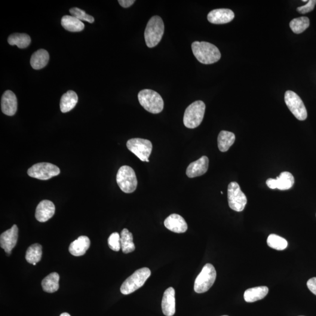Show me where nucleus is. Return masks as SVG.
I'll return each mask as SVG.
<instances>
[{
	"label": "nucleus",
	"mask_w": 316,
	"mask_h": 316,
	"mask_svg": "<svg viewBox=\"0 0 316 316\" xmlns=\"http://www.w3.org/2000/svg\"><path fill=\"white\" fill-rule=\"evenodd\" d=\"M215 268L211 263L205 264L202 271L196 278L194 290L196 293H202L206 292L213 286L216 279Z\"/></svg>",
	"instance_id": "obj_7"
},
{
	"label": "nucleus",
	"mask_w": 316,
	"mask_h": 316,
	"mask_svg": "<svg viewBox=\"0 0 316 316\" xmlns=\"http://www.w3.org/2000/svg\"><path fill=\"white\" fill-rule=\"evenodd\" d=\"M120 235L118 232H113L108 239V244L110 249L113 251H119L121 249Z\"/></svg>",
	"instance_id": "obj_33"
},
{
	"label": "nucleus",
	"mask_w": 316,
	"mask_h": 316,
	"mask_svg": "<svg viewBox=\"0 0 316 316\" xmlns=\"http://www.w3.org/2000/svg\"><path fill=\"white\" fill-rule=\"evenodd\" d=\"M303 2H308V1H306V0H303Z\"/></svg>",
	"instance_id": "obj_38"
},
{
	"label": "nucleus",
	"mask_w": 316,
	"mask_h": 316,
	"mask_svg": "<svg viewBox=\"0 0 316 316\" xmlns=\"http://www.w3.org/2000/svg\"><path fill=\"white\" fill-rule=\"evenodd\" d=\"M307 286L309 289L316 295V277L310 279L307 282Z\"/></svg>",
	"instance_id": "obj_35"
},
{
	"label": "nucleus",
	"mask_w": 316,
	"mask_h": 316,
	"mask_svg": "<svg viewBox=\"0 0 316 316\" xmlns=\"http://www.w3.org/2000/svg\"><path fill=\"white\" fill-rule=\"evenodd\" d=\"M267 244L269 247L276 250L282 251L287 247V241L278 235L271 234L267 239Z\"/></svg>",
	"instance_id": "obj_31"
},
{
	"label": "nucleus",
	"mask_w": 316,
	"mask_h": 316,
	"mask_svg": "<svg viewBox=\"0 0 316 316\" xmlns=\"http://www.w3.org/2000/svg\"><path fill=\"white\" fill-rule=\"evenodd\" d=\"M192 50L196 59L202 64H213L221 58L219 49L209 42L195 41L192 44Z\"/></svg>",
	"instance_id": "obj_1"
},
{
	"label": "nucleus",
	"mask_w": 316,
	"mask_h": 316,
	"mask_svg": "<svg viewBox=\"0 0 316 316\" xmlns=\"http://www.w3.org/2000/svg\"><path fill=\"white\" fill-rule=\"evenodd\" d=\"M116 180L119 188L125 193H133L137 188L136 174L133 169L129 166H122L119 169Z\"/></svg>",
	"instance_id": "obj_6"
},
{
	"label": "nucleus",
	"mask_w": 316,
	"mask_h": 316,
	"mask_svg": "<svg viewBox=\"0 0 316 316\" xmlns=\"http://www.w3.org/2000/svg\"><path fill=\"white\" fill-rule=\"evenodd\" d=\"M8 42L10 45H16L19 48L24 49L29 47L31 39L26 33H15L9 36Z\"/></svg>",
	"instance_id": "obj_28"
},
{
	"label": "nucleus",
	"mask_w": 316,
	"mask_h": 316,
	"mask_svg": "<svg viewBox=\"0 0 316 316\" xmlns=\"http://www.w3.org/2000/svg\"><path fill=\"white\" fill-rule=\"evenodd\" d=\"M205 105L203 101H196L190 104L185 110L183 116L185 126L190 129L197 128L203 119Z\"/></svg>",
	"instance_id": "obj_4"
},
{
	"label": "nucleus",
	"mask_w": 316,
	"mask_h": 316,
	"mask_svg": "<svg viewBox=\"0 0 316 316\" xmlns=\"http://www.w3.org/2000/svg\"><path fill=\"white\" fill-rule=\"evenodd\" d=\"M127 146L129 151L136 155L141 161L149 162L148 158L152 150L151 141L142 139H133L127 141Z\"/></svg>",
	"instance_id": "obj_9"
},
{
	"label": "nucleus",
	"mask_w": 316,
	"mask_h": 316,
	"mask_svg": "<svg viewBox=\"0 0 316 316\" xmlns=\"http://www.w3.org/2000/svg\"><path fill=\"white\" fill-rule=\"evenodd\" d=\"M228 201L230 207L238 212L243 211L247 203L246 196L237 182H232L229 185Z\"/></svg>",
	"instance_id": "obj_10"
},
{
	"label": "nucleus",
	"mask_w": 316,
	"mask_h": 316,
	"mask_svg": "<svg viewBox=\"0 0 316 316\" xmlns=\"http://www.w3.org/2000/svg\"><path fill=\"white\" fill-rule=\"evenodd\" d=\"M55 213V206L53 202L48 200L42 201L36 207V219L39 222L44 223L51 219Z\"/></svg>",
	"instance_id": "obj_15"
},
{
	"label": "nucleus",
	"mask_w": 316,
	"mask_h": 316,
	"mask_svg": "<svg viewBox=\"0 0 316 316\" xmlns=\"http://www.w3.org/2000/svg\"><path fill=\"white\" fill-rule=\"evenodd\" d=\"M78 102V96L75 91L70 90L64 94L61 98L60 108L63 113H67L75 108Z\"/></svg>",
	"instance_id": "obj_22"
},
{
	"label": "nucleus",
	"mask_w": 316,
	"mask_h": 316,
	"mask_svg": "<svg viewBox=\"0 0 316 316\" xmlns=\"http://www.w3.org/2000/svg\"><path fill=\"white\" fill-rule=\"evenodd\" d=\"M32 265H36V263H33Z\"/></svg>",
	"instance_id": "obj_39"
},
{
	"label": "nucleus",
	"mask_w": 316,
	"mask_h": 316,
	"mask_svg": "<svg viewBox=\"0 0 316 316\" xmlns=\"http://www.w3.org/2000/svg\"><path fill=\"white\" fill-rule=\"evenodd\" d=\"M285 101L288 109L300 121H304L308 116L305 104L300 97L294 91L287 90L285 94Z\"/></svg>",
	"instance_id": "obj_8"
},
{
	"label": "nucleus",
	"mask_w": 316,
	"mask_h": 316,
	"mask_svg": "<svg viewBox=\"0 0 316 316\" xmlns=\"http://www.w3.org/2000/svg\"><path fill=\"white\" fill-rule=\"evenodd\" d=\"M60 316H70L69 314H67V313H63V314H61Z\"/></svg>",
	"instance_id": "obj_37"
},
{
	"label": "nucleus",
	"mask_w": 316,
	"mask_h": 316,
	"mask_svg": "<svg viewBox=\"0 0 316 316\" xmlns=\"http://www.w3.org/2000/svg\"><path fill=\"white\" fill-rule=\"evenodd\" d=\"M90 246V241L86 236H81L70 244L69 251L73 256H84Z\"/></svg>",
	"instance_id": "obj_20"
},
{
	"label": "nucleus",
	"mask_w": 316,
	"mask_h": 316,
	"mask_svg": "<svg viewBox=\"0 0 316 316\" xmlns=\"http://www.w3.org/2000/svg\"><path fill=\"white\" fill-rule=\"evenodd\" d=\"M316 4V0H310L306 5L297 8V11L302 14L310 13L314 10Z\"/></svg>",
	"instance_id": "obj_34"
},
{
	"label": "nucleus",
	"mask_w": 316,
	"mask_h": 316,
	"mask_svg": "<svg viewBox=\"0 0 316 316\" xmlns=\"http://www.w3.org/2000/svg\"><path fill=\"white\" fill-rule=\"evenodd\" d=\"M50 55L45 50H39L32 55L30 58V65L33 69L39 70L44 68L48 63Z\"/></svg>",
	"instance_id": "obj_23"
},
{
	"label": "nucleus",
	"mask_w": 316,
	"mask_h": 316,
	"mask_svg": "<svg viewBox=\"0 0 316 316\" xmlns=\"http://www.w3.org/2000/svg\"><path fill=\"white\" fill-rule=\"evenodd\" d=\"M42 255V245L39 244H34L27 250L26 259L28 262L33 264V263H38L41 260Z\"/></svg>",
	"instance_id": "obj_29"
},
{
	"label": "nucleus",
	"mask_w": 316,
	"mask_h": 316,
	"mask_svg": "<svg viewBox=\"0 0 316 316\" xmlns=\"http://www.w3.org/2000/svg\"><path fill=\"white\" fill-rule=\"evenodd\" d=\"M61 24L64 29L70 32H81L85 29V24L82 21L72 15L63 16L61 20Z\"/></svg>",
	"instance_id": "obj_25"
},
{
	"label": "nucleus",
	"mask_w": 316,
	"mask_h": 316,
	"mask_svg": "<svg viewBox=\"0 0 316 316\" xmlns=\"http://www.w3.org/2000/svg\"><path fill=\"white\" fill-rule=\"evenodd\" d=\"M1 110L4 115L13 116L17 112V99L13 91L7 90L1 98Z\"/></svg>",
	"instance_id": "obj_17"
},
{
	"label": "nucleus",
	"mask_w": 316,
	"mask_h": 316,
	"mask_svg": "<svg viewBox=\"0 0 316 316\" xmlns=\"http://www.w3.org/2000/svg\"></svg>",
	"instance_id": "obj_40"
},
{
	"label": "nucleus",
	"mask_w": 316,
	"mask_h": 316,
	"mask_svg": "<svg viewBox=\"0 0 316 316\" xmlns=\"http://www.w3.org/2000/svg\"><path fill=\"white\" fill-rule=\"evenodd\" d=\"M121 247L122 252L128 254L136 250L133 242V236L127 229L122 230L120 234Z\"/></svg>",
	"instance_id": "obj_27"
},
{
	"label": "nucleus",
	"mask_w": 316,
	"mask_h": 316,
	"mask_svg": "<svg viewBox=\"0 0 316 316\" xmlns=\"http://www.w3.org/2000/svg\"><path fill=\"white\" fill-rule=\"evenodd\" d=\"M138 99L144 109L152 114H158L164 109V100L156 91L144 89L139 92Z\"/></svg>",
	"instance_id": "obj_2"
},
{
	"label": "nucleus",
	"mask_w": 316,
	"mask_h": 316,
	"mask_svg": "<svg viewBox=\"0 0 316 316\" xmlns=\"http://www.w3.org/2000/svg\"><path fill=\"white\" fill-rule=\"evenodd\" d=\"M234 12L228 8L216 9L210 12L207 20L214 24H225L231 22L234 19Z\"/></svg>",
	"instance_id": "obj_14"
},
{
	"label": "nucleus",
	"mask_w": 316,
	"mask_h": 316,
	"mask_svg": "<svg viewBox=\"0 0 316 316\" xmlns=\"http://www.w3.org/2000/svg\"><path fill=\"white\" fill-rule=\"evenodd\" d=\"M268 291V287L265 286L250 288L245 290L244 294V300L248 303L258 301L264 298Z\"/></svg>",
	"instance_id": "obj_21"
},
{
	"label": "nucleus",
	"mask_w": 316,
	"mask_h": 316,
	"mask_svg": "<svg viewBox=\"0 0 316 316\" xmlns=\"http://www.w3.org/2000/svg\"><path fill=\"white\" fill-rule=\"evenodd\" d=\"M209 160L206 156H202L198 161L190 164L186 170V174L190 178L203 175L207 172Z\"/></svg>",
	"instance_id": "obj_16"
},
{
	"label": "nucleus",
	"mask_w": 316,
	"mask_h": 316,
	"mask_svg": "<svg viewBox=\"0 0 316 316\" xmlns=\"http://www.w3.org/2000/svg\"><path fill=\"white\" fill-rule=\"evenodd\" d=\"M70 13L72 16L74 17L80 21H86L89 23H93L94 18L91 15L86 13V12L79 8L74 7L70 9Z\"/></svg>",
	"instance_id": "obj_32"
},
{
	"label": "nucleus",
	"mask_w": 316,
	"mask_h": 316,
	"mask_svg": "<svg viewBox=\"0 0 316 316\" xmlns=\"http://www.w3.org/2000/svg\"><path fill=\"white\" fill-rule=\"evenodd\" d=\"M164 30V24L162 18L156 15L152 17L147 24L144 33L147 47L150 48L156 47L161 41Z\"/></svg>",
	"instance_id": "obj_3"
},
{
	"label": "nucleus",
	"mask_w": 316,
	"mask_h": 316,
	"mask_svg": "<svg viewBox=\"0 0 316 316\" xmlns=\"http://www.w3.org/2000/svg\"><path fill=\"white\" fill-rule=\"evenodd\" d=\"M18 237V229L14 225L10 229L2 232L0 236V245L4 249L7 256H10L11 251L17 244Z\"/></svg>",
	"instance_id": "obj_12"
},
{
	"label": "nucleus",
	"mask_w": 316,
	"mask_h": 316,
	"mask_svg": "<svg viewBox=\"0 0 316 316\" xmlns=\"http://www.w3.org/2000/svg\"><path fill=\"white\" fill-rule=\"evenodd\" d=\"M235 136L234 133L227 131H222L218 136V147L221 152L228 151L230 147L234 144Z\"/></svg>",
	"instance_id": "obj_24"
},
{
	"label": "nucleus",
	"mask_w": 316,
	"mask_h": 316,
	"mask_svg": "<svg viewBox=\"0 0 316 316\" xmlns=\"http://www.w3.org/2000/svg\"><path fill=\"white\" fill-rule=\"evenodd\" d=\"M175 290L172 287L165 291L162 301V309L167 316H173L175 314Z\"/></svg>",
	"instance_id": "obj_19"
},
{
	"label": "nucleus",
	"mask_w": 316,
	"mask_h": 316,
	"mask_svg": "<svg viewBox=\"0 0 316 316\" xmlns=\"http://www.w3.org/2000/svg\"><path fill=\"white\" fill-rule=\"evenodd\" d=\"M60 172L59 168L56 165L47 162L36 164L28 170V174L36 179L46 180L56 176Z\"/></svg>",
	"instance_id": "obj_11"
},
{
	"label": "nucleus",
	"mask_w": 316,
	"mask_h": 316,
	"mask_svg": "<svg viewBox=\"0 0 316 316\" xmlns=\"http://www.w3.org/2000/svg\"><path fill=\"white\" fill-rule=\"evenodd\" d=\"M165 228L176 233H184L188 230V225L183 218L177 214H171L165 219Z\"/></svg>",
	"instance_id": "obj_18"
},
{
	"label": "nucleus",
	"mask_w": 316,
	"mask_h": 316,
	"mask_svg": "<svg viewBox=\"0 0 316 316\" xmlns=\"http://www.w3.org/2000/svg\"><path fill=\"white\" fill-rule=\"evenodd\" d=\"M266 183L270 189L286 190L290 189L293 186L294 179L292 174L288 172H284L277 179L270 178L267 179Z\"/></svg>",
	"instance_id": "obj_13"
},
{
	"label": "nucleus",
	"mask_w": 316,
	"mask_h": 316,
	"mask_svg": "<svg viewBox=\"0 0 316 316\" xmlns=\"http://www.w3.org/2000/svg\"><path fill=\"white\" fill-rule=\"evenodd\" d=\"M310 26V21L308 17H302L294 18L289 24L290 28L294 33L299 34L308 29Z\"/></svg>",
	"instance_id": "obj_30"
},
{
	"label": "nucleus",
	"mask_w": 316,
	"mask_h": 316,
	"mask_svg": "<svg viewBox=\"0 0 316 316\" xmlns=\"http://www.w3.org/2000/svg\"><path fill=\"white\" fill-rule=\"evenodd\" d=\"M151 274V271L148 268H143L137 270L122 284L120 288L121 292L125 295L134 292L143 286Z\"/></svg>",
	"instance_id": "obj_5"
},
{
	"label": "nucleus",
	"mask_w": 316,
	"mask_h": 316,
	"mask_svg": "<svg viewBox=\"0 0 316 316\" xmlns=\"http://www.w3.org/2000/svg\"><path fill=\"white\" fill-rule=\"evenodd\" d=\"M59 275L57 272L51 273L42 281V289L46 292L54 293L59 288Z\"/></svg>",
	"instance_id": "obj_26"
},
{
	"label": "nucleus",
	"mask_w": 316,
	"mask_h": 316,
	"mask_svg": "<svg viewBox=\"0 0 316 316\" xmlns=\"http://www.w3.org/2000/svg\"><path fill=\"white\" fill-rule=\"evenodd\" d=\"M136 2L134 0H119L118 2L121 7L124 8H128L131 7L134 3Z\"/></svg>",
	"instance_id": "obj_36"
}]
</instances>
